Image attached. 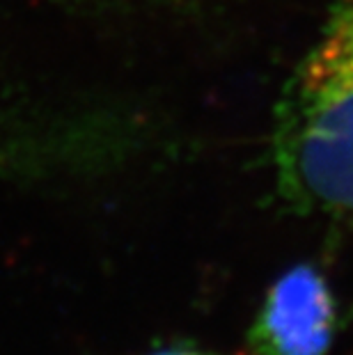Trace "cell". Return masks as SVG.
Returning <instances> with one entry per match:
<instances>
[{"label": "cell", "instance_id": "obj_1", "mask_svg": "<svg viewBox=\"0 0 353 355\" xmlns=\"http://www.w3.org/2000/svg\"><path fill=\"white\" fill-rule=\"evenodd\" d=\"M275 191L291 211L353 232V0H333L277 101Z\"/></svg>", "mask_w": 353, "mask_h": 355}, {"label": "cell", "instance_id": "obj_2", "mask_svg": "<svg viewBox=\"0 0 353 355\" xmlns=\"http://www.w3.org/2000/svg\"><path fill=\"white\" fill-rule=\"evenodd\" d=\"M145 135L110 115H35L0 105V177L89 170L129 158Z\"/></svg>", "mask_w": 353, "mask_h": 355}, {"label": "cell", "instance_id": "obj_3", "mask_svg": "<svg viewBox=\"0 0 353 355\" xmlns=\"http://www.w3.org/2000/svg\"><path fill=\"white\" fill-rule=\"evenodd\" d=\"M337 328V300L314 266H294L266 291L250 332L252 355H326Z\"/></svg>", "mask_w": 353, "mask_h": 355}, {"label": "cell", "instance_id": "obj_4", "mask_svg": "<svg viewBox=\"0 0 353 355\" xmlns=\"http://www.w3.org/2000/svg\"><path fill=\"white\" fill-rule=\"evenodd\" d=\"M149 355H212V353L193 349V346H170V349H161V351H154Z\"/></svg>", "mask_w": 353, "mask_h": 355}]
</instances>
